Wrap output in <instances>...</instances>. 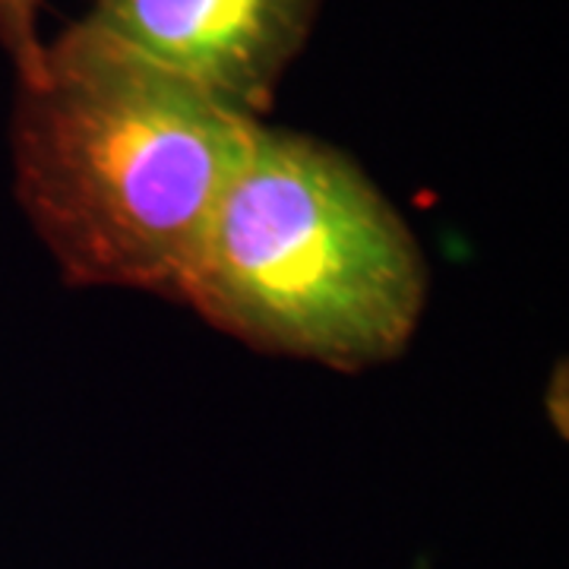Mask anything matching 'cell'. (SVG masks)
Returning a JSON list of instances; mask_svg holds the SVG:
<instances>
[{"label": "cell", "instance_id": "1", "mask_svg": "<svg viewBox=\"0 0 569 569\" xmlns=\"http://www.w3.org/2000/svg\"><path fill=\"white\" fill-rule=\"evenodd\" d=\"M260 123L77 20L20 80L17 197L70 284L181 301Z\"/></svg>", "mask_w": 569, "mask_h": 569}, {"label": "cell", "instance_id": "2", "mask_svg": "<svg viewBox=\"0 0 569 569\" xmlns=\"http://www.w3.org/2000/svg\"><path fill=\"white\" fill-rule=\"evenodd\" d=\"M427 282L411 228L361 164L260 123L206 224L181 305L257 351L355 373L411 346Z\"/></svg>", "mask_w": 569, "mask_h": 569}, {"label": "cell", "instance_id": "3", "mask_svg": "<svg viewBox=\"0 0 569 569\" xmlns=\"http://www.w3.org/2000/svg\"><path fill=\"white\" fill-rule=\"evenodd\" d=\"M317 10L320 0H92L80 22L260 121Z\"/></svg>", "mask_w": 569, "mask_h": 569}, {"label": "cell", "instance_id": "4", "mask_svg": "<svg viewBox=\"0 0 569 569\" xmlns=\"http://www.w3.org/2000/svg\"><path fill=\"white\" fill-rule=\"evenodd\" d=\"M41 0H0V44L17 63V77L29 80L39 70L44 41L39 39Z\"/></svg>", "mask_w": 569, "mask_h": 569}]
</instances>
